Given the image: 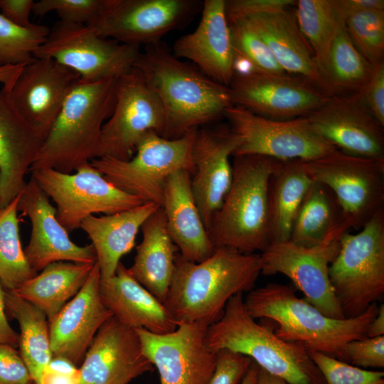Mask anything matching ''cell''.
I'll return each instance as SVG.
<instances>
[{"instance_id": "obj_1", "label": "cell", "mask_w": 384, "mask_h": 384, "mask_svg": "<svg viewBox=\"0 0 384 384\" xmlns=\"http://www.w3.org/2000/svg\"><path fill=\"white\" fill-rule=\"evenodd\" d=\"M134 67L161 103L165 122L161 136L166 139L180 138L213 122L233 105L228 87L176 58L162 41L146 46Z\"/></svg>"}, {"instance_id": "obj_2", "label": "cell", "mask_w": 384, "mask_h": 384, "mask_svg": "<svg viewBox=\"0 0 384 384\" xmlns=\"http://www.w3.org/2000/svg\"><path fill=\"white\" fill-rule=\"evenodd\" d=\"M260 274V254L218 247L205 260L193 262L178 253L163 304L178 325L209 326L220 318L233 296L253 289Z\"/></svg>"}, {"instance_id": "obj_3", "label": "cell", "mask_w": 384, "mask_h": 384, "mask_svg": "<svg viewBox=\"0 0 384 384\" xmlns=\"http://www.w3.org/2000/svg\"><path fill=\"white\" fill-rule=\"evenodd\" d=\"M244 302L253 319H270L277 323L274 333L279 338L299 343L307 351L320 352L346 363V345L366 337L378 310L375 302L356 316L330 318L299 298L293 284L279 283H269L252 289Z\"/></svg>"}, {"instance_id": "obj_4", "label": "cell", "mask_w": 384, "mask_h": 384, "mask_svg": "<svg viewBox=\"0 0 384 384\" xmlns=\"http://www.w3.org/2000/svg\"><path fill=\"white\" fill-rule=\"evenodd\" d=\"M117 79H79L65 98L29 171L52 169L71 174L96 158L102 127L114 107Z\"/></svg>"}, {"instance_id": "obj_5", "label": "cell", "mask_w": 384, "mask_h": 384, "mask_svg": "<svg viewBox=\"0 0 384 384\" xmlns=\"http://www.w3.org/2000/svg\"><path fill=\"white\" fill-rule=\"evenodd\" d=\"M205 340L212 352L228 349L245 355L288 384H326L302 345L279 338L255 321L246 309L242 293L228 300L220 318L208 326Z\"/></svg>"}, {"instance_id": "obj_6", "label": "cell", "mask_w": 384, "mask_h": 384, "mask_svg": "<svg viewBox=\"0 0 384 384\" xmlns=\"http://www.w3.org/2000/svg\"><path fill=\"white\" fill-rule=\"evenodd\" d=\"M276 161L234 156L231 186L208 230L215 248L255 253L270 245L269 183Z\"/></svg>"}, {"instance_id": "obj_7", "label": "cell", "mask_w": 384, "mask_h": 384, "mask_svg": "<svg viewBox=\"0 0 384 384\" xmlns=\"http://www.w3.org/2000/svg\"><path fill=\"white\" fill-rule=\"evenodd\" d=\"M329 279L345 318L356 316L384 294V210L339 240Z\"/></svg>"}, {"instance_id": "obj_8", "label": "cell", "mask_w": 384, "mask_h": 384, "mask_svg": "<svg viewBox=\"0 0 384 384\" xmlns=\"http://www.w3.org/2000/svg\"><path fill=\"white\" fill-rule=\"evenodd\" d=\"M196 130L175 139L149 131L141 138L136 154L129 160L100 157L92 159L90 164L119 189L144 202L161 206L168 178L181 170L191 175L193 173V146Z\"/></svg>"}, {"instance_id": "obj_9", "label": "cell", "mask_w": 384, "mask_h": 384, "mask_svg": "<svg viewBox=\"0 0 384 384\" xmlns=\"http://www.w3.org/2000/svg\"><path fill=\"white\" fill-rule=\"evenodd\" d=\"M302 162L313 181L332 191L349 230H359L384 210V161L335 150Z\"/></svg>"}, {"instance_id": "obj_10", "label": "cell", "mask_w": 384, "mask_h": 384, "mask_svg": "<svg viewBox=\"0 0 384 384\" xmlns=\"http://www.w3.org/2000/svg\"><path fill=\"white\" fill-rule=\"evenodd\" d=\"M140 46L100 36L91 26L56 22L34 58H50L79 75L96 81L118 78L129 72L140 53Z\"/></svg>"}, {"instance_id": "obj_11", "label": "cell", "mask_w": 384, "mask_h": 384, "mask_svg": "<svg viewBox=\"0 0 384 384\" xmlns=\"http://www.w3.org/2000/svg\"><path fill=\"white\" fill-rule=\"evenodd\" d=\"M31 174L38 186L55 203L57 219L68 233L79 228L82 221L93 214H114L145 203L114 186L90 162L74 174L52 169H40Z\"/></svg>"}, {"instance_id": "obj_12", "label": "cell", "mask_w": 384, "mask_h": 384, "mask_svg": "<svg viewBox=\"0 0 384 384\" xmlns=\"http://www.w3.org/2000/svg\"><path fill=\"white\" fill-rule=\"evenodd\" d=\"M224 117L240 139L233 156L257 155L278 161H306L338 150L311 129L305 117L275 120L236 105L228 108Z\"/></svg>"}, {"instance_id": "obj_13", "label": "cell", "mask_w": 384, "mask_h": 384, "mask_svg": "<svg viewBox=\"0 0 384 384\" xmlns=\"http://www.w3.org/2000/svg\"><path fill=\"white\" fill-rule=\"evenodd\" d=\"M164 112L156 93L136 68L117 79L115 104L103 124L96 158L128 161L148 132L161 134Z\"/></svg>"}, {"instance_id": "obj_14", "label": "cell", "mask_w": 384, "mask_h": 384, "mask_svg": "<svg viewBox=\"0 0 384 384\" xmlns=\"http://www.w3.org/2000/svg\"><path fill=\"white\" fill-rule=\"evenodd\" d=\"M202 6L198 0H110L91 27L103 38L146 46L186 26Z\"/></svg>"}, {"instance_id": "obj_15", "label": "cell", "mask_w": 384, "mask_h": 384, "mask_svg": "<svg viewBox=\"0 0 384 384\" xmlns=\"http://www.w3.org/2000/svg\"><path fill=\"white\" fill-rule=\"evenodd\" d=\"M339 240L311 247L290 240L274 242L262 252L261 274L287 276L304 299L325 316L345 319L329 279V266L339 250Z\"/></svg>"}, {"instance_id": "obj_16", "label": "cell", "mask_w": 384, "mask_h": 384, "mask_svg": "<svg viewBox=\"0 0 384 384\" xmlns=\"http://www.w3.org/2000/svg\"><path fill=\"white\" fill-rule=\"evenodd\" d=\"M208 326L181 323L164 334L134 329L145 356L159 372L160 384H208L216 355L206 343Z\"/></svg>"}, {"instance_id": "obj_17", "label": "cell", "mask_w": 384, "mask_h": 384, "mask_svg": "<svg viewBox=\"0 0 384 384\" xmlns=\"http://www.w3.org/2000/svg\"><path fill=\"white\" fill-rule=\"evenodd\" d=\"M228 87L233 105L275 120L305 117L331 97L304 79L288 74L234 75Z\"/></svg>"}, {"instance_id": "obj_18", "label": "cell", "mask_w": 384, "mask_h": 384, "mask_svg": "<svg viewBox=\"0 0 384 384\" xmlns=\"http://www.w3.org/2000/svg\"><path fill=\"white\" fill-rule=\"evenodd\" d=\"M80 78L53 59L34 58L22 67L12 84L2 90L17 112L45 139Z\"/></svg>"}, {"instance_id": "obj_19", "label": "cell", "mask_w": 384, "mask_h": 384, "mask_svg": "<svg viewBox=\"0 0 384 384\" xmlns=\"http://www.w3.org/2000/svg\"><path fill=\"white\" fill-rule=\"evenodd\" d=\"M305 117L311 129L338 150L384 161V127L356 95H332Z\"/></svg>"}, {"instance_id": "obj_20", "label": "cell", "mask_w": 384, "mask_h": 384, "mask_svg": "<svg viewBox=\"0 0 384 384\" xmlns=\"http://www.w3.org/2000/svg\"><path fill=\"white\" fill-rule=\"evenodd\" d=\"M79 368V384H128L154 366L135 329L112 316L94 336Z\"/></svg>"}, {"instance_id": "obj_21", "label": "cell", "mask_w": 384, "mask_h": 384, "mask_svg": "<svg viewBox=\"0 0 384 384\" xmlns=\"http://www.w3.org/2000/svg\"><path fill=\"white\" fill-rule=\"evenodd\" d=\"M18 209L31 220V237L24 253L36 273L55 262H97L92 244L80 246L70 239L68 231L57 219L56 209L32 176L20 193Z\"/></svg>"}, {"instance_id": "obj_22", "label": "cell", "mask_w": 384, "mask_h": 384, "mask_svg": "<svg viewBox=\"0 0 384 384\" xmlns=\"http://www.w3.org/2000/svg\"><path fill=\"white\" fill-rule=\"evenodd\" d=\"M239 144L238 136L230 128L201 127L196 130L191 186L207 230L231 186L233 170L230 156Z\"/></svg>"}, {"instance_id": "obj_23", "label": "cell", "mask_w": 384, "mask_h": 384, "mask_svg": "<svg viewBox=\"0 0 384 384\" xmlns=\"http://www.w3.org/2000/svg\"><path fill=\"white\" fill-rule=\"evenodd\" d=\"M100 279L95 262L80 290L48 322L53 356L77 365L100 326L112 316L100 294Z\"/></svg>"}, {"instance_id": "obj_24", "label": "cell", "mask_w": 384, "mask_h": 384, "mask_svg": "<svg viewBox=\"0 0 384 384\" xmlns=\"http://www.w3.org/2000/svg\"><path fill=\"white\" fill-rule=\"evenodd\" d=\"M173 54L193 63L216 82L229 87L234 76V49L225 13V0L203 1L196 28L178 38Z\"/></svg>"}, {"instance_id": "obj_25", "label": "cell", "mask_w": 384, "mask_h": 384, "mask_svg": "<svg viewBox=\"0 0 384 384\" xmlns=\"http://www.w3.org/2000/svg\"><path fill=\"white\" fill-rule=\"evenodd\" d=\"M100 294L112 316L128 327L164 334L178 326L164 304L139 283L121 262L113 277L100 279Z\"/></svg>"}, {"instance_id": "obj_26", "label": "cell", "mask_w": 384, "mask_h": 384, "mask_svg": "<svg viewBox=\"0 0 384 384\" xmlns=\"http://www.w3.org/2000/svg\"><path fill=\"white\" fill-rule=\"evenodd\" d=\"M41 137L0 91V200L7 206L26 185L24 177L40 150Z\"/></svg>"}, {"instance_id": "obj_27", "label": "cell", "mask_w": 384, "mask_h": 384, "mask_svg": "<svg viewBox=\"0 0 384 384\" xmlns=\"http://www.w3.org/2000/svg\"><path fill=\"white\" fill-rule=\"evenodd\" d=\"M191 173L181 170L172 174L165 184L163 208L169 234L186 260L200 262L215 251L208 232L195 202Z\"/></svg>"}, {"instance_id": "obj_28", "label": "cell", "mask_w": 384, "mask_h": 384, "mask_svg": "<svg viewBox=\"0 0 384 384\" xmlns=\"http://www.w3.org/2000/svg\"><path fill=\"white\" fill-rule=\"evenodd\" d=\"M246 19L269 46L286 73L303 78L330 95L313 51L289 9L259 14Z\"/></svg>"}, {"instance_id": "obj_29", "label": "cell", "mask_w": 384, "mask_h": 384, "mask_svg": "<svg viewBox=\"0 0 384 384\" xmlns=\"http://www.w3.org/2000/svg\"><path fill=\"white\" fill-rule=\"evenodd\" d=\"M159 207L156 203L145 202L114 214L92 215L82 221L80 228L92 241L101 279L114 275L122 257L134 247L142 224Z\"/></svg>"}, {"instance_id": "obj_30", "label": "cell", "mask_w": 384, "mask_h": 384, "mask_svg": "<svg viewBox=\"0 0 384 384\" xmlns=\"http://www.w3.org/2000/svg\"><path fill=\"white\" fill-rule=\"evenodd\" d=\"M141 230L142 240L128 269L139 283L164 303L172 281L178 249L169 234L161 206L144 221Z\"/></svg>"}, {"instance_id": "obj_31", "label": "cell", "mask_w": 384, "mask_h": 384, "mask_svg": "<svg viewBox=\"0 0 384 384\" xmlns=\"http://www.w3.org/2000/svg\"><path fill=\"white\" fill-rule=\"evenodd\" d=\"M347 232L336 198L327 186L313 181L295 218L289 240L311 247L338 241Z\"/></svg>"}, {"instance_id": "obj_32", "label": "cell", "mask_w": 384, "mask_h": 384, "mask_svg": "<svg viewBox=\"0 0 384 384\" xmlns=\"http://www.w3.org/2000/svg\"><path fill=\"white\" fill-rule=\"evenodd\" d=\"M312 182L302 160H277L269 183L270 243L289 240L295 218Z\"/></svg>"}, {"instance_id": "obj_33", "label": "cell", "mask_w": 384, "mask_h": 384, "mask_svg": "<svg viewBox=\"0 0 384 384\" xmlns=\"http://www.w3.org/2000/svg\"><path fill=\"white\" fill-rule=\"evenodd\" d=\"M95 264L51 263L12 292L43 311L49 322L80 290Z\"/></svg>"}, {"instance_id": "obj_34", "label": "cell", "mask_w": 384, "mask_h": 384, "mask_svg": "<svg viewBox=\"0 0 384 384\" xmlns=\"http://www.w3.org/2000/svg\"><path fill=\"white\" fill-rule=\"evenodd\" d=\"M4 298L6 311L20 327L19 353L33 382L38 384L53 358L48 319L43 311L12 291L5 290Z\"/></svg>"}, {"instance_id": "obj_35", "label": "cell", "mask_w": 384, "mask_h": 384, "mask_svg": "<svg viewBox=\"0 0 384 384\" xmlns=\"http://www.w3.org/2000/svg\"><path fill=\"white\" fill-rule=\"evenodd\" d=\"M374 67L357 50L345 26H340L320 70L330 95L358 93L370 80Z\"/></svg>"}, {"instance_id": "obj_36", "label": "cell", "mask_w": 384, "mask_h": 384, "mask_svg": "<svg viewBox=\"0 0 384 384\" xmlns=\"http://www.w3.org/2000/svg\"><path fill=\"white\" fill-rule=\"evenodd\" d=\"M295 6L297 23L313 51L320 71L345 19L336 0H298Z\"/></svg>"}, {"instance_id": "obj_37", "label": "cell", "mask_w": 384, "mask_h": 384, "mask_svg": "<svg viewBox=\"0 0 384 384\" xmlns=\"http://www.w3.org/2000/svg\"><path fill=\"white\" fill-rule=\"evenodd\" d=\"M18 194L0 210V280L5 290L15 291L37 273L28 265L19 234Z\"/></svg>"}, {"instance_id": "obj_38", "label": "cell", "mask_w": 384, "mask_h": 384, "mask_svg": "<svg viewBox=\"0 0 384 384\" xmlns=\"http://www.w3.org/2000/svg\"><path fill=\"white\" fill-rule=\"evenodd\" d=\"M49 32L50 28L45 25L19 26L0 14V66L30 63Z\"/></svg>"}, {"instance_id": "obj_39", "label": "cell", "mask_w": 384, "mask_h": 384, "mask_svg": "<svg viewBox=\"0 0 384 384\" xmlns=\"http://www.w3.org/2000/svg\"><path fill=\"white\" fill-rule=\"evenodd\" d=\"M345 26L355 48L372 66L384 62V9L354 13Z\"/></svg>"}, {"instance_id": "obj_40", "label": "cell", "mask_w": 384, "mask_h": 384, "mask_svg": "<svg viewBox=\"0 0 384 384\" xmlns=\"http://www.w3.org/2000/svg\"><path fill=\"white\" fill-rule=\"evenodd\" d=\"M234 52L247 60L260 73L287 74L277 62L269 46L246 18L229 23Z\"/></svg>"}, {"instance_id": "obj_41", "label": "cell", "mask_w": 384, "mask_h": 384, "mask_svg": "<svg viewBox=\"0 0 384 384\" xmlns=\"http://www.w3.org/2000/svg\"><path fill=\"white\" fill-rule=\"evenodd\" d=\"M110 0H40L35 1L33 12L39 16L55 11L60 21L95 25L105 13Z\"/></svg>"}, {"instance_id": "obj_42", "label": "cell", "mask_w": 384, "mask_h": 384, "mask_svg": "<svg viewBox=\"0 0 384 384\" xmlns=\"http://www.w3.org/2000/svg\"><path fill=\"white\" fill-rule=\"evenodd\" d=\"M326 384H384V372L364 370L316 351H307Z\"/></svg>"}, {"instance_id": "obj_43", "label": "cell", "mask_w": 384, "mask_h": 384, "mask_svg": "<svg viewBox=\"0 0 384 384\" xmlns=\"http://www.w3.org/2000/svg\"><path fill=\"white\" fill-rule=\"evenodd\" d=\"M348 363L363 368L384 367V336L353 340L345 346Z\"/></svg>"}, {"instance_id": "obj_44", "label": "cell", "mask_w": 384, "mask_h": 384, "mask_svg": "<svg viewBox=\"0 0 384 384\" xmlns=\"http://www.w3.org/2000/svg\"><path fill=\"white\" fill-rule=\"evenodd\" d=\"M215 355V367L208 384H240L252 360L228 349H221Z\"/></svg>"}, {"instance_id": "obj_45", "label": "cell", "mask_w": 384, "mask_h": 384, "mask_svg": "<svg viewBox=\"0 0 384 384\" xmlns=\"http://www.w3.org/2000/svg\"><path fill=\"white\" fill-rule=\"evenodd\" d=\"M354 95L370 115L384 127V62L374 67L368 82Z\"/></svg>"}, {"instance_id": "obj_46", "label": "cell", "mask_w": 384, "mask_h": 384, "mask_svg": "<svg viewBox=\"0 0 384 384\" xmlns=\"http://www.w3.org/2000/svg\"><path fill=\"white\" fill-rule=\"evenodd\" d=\"M295 4L294 0H228L225 1V13L230 23L259 14L288 9Z\"/></svg>"}, {"instance_id": "obj_47", "label": "cell", "mask_w": 384, "mask_h": 384, "mask_svg": "<svg viewBox=\"0 0 384 384\" xmlns=\"http://www.w3.org/2000/svg\"><path fill=\"white\" fill-rule=\"evenodd\" d=\"M0 384H35L20 353L0 343Z\"/></svg>"}, {"instance_id": "obj_48", "label": "cell", "mask_w": 384, "mask_h": 384, "mask_svg": "<svg viewBox=\"0 0 384 384\" xmlns=\"http://www.w3.org/2000/svg\"><path fill=\"white\" fill-rule=\"evenodd\" d=\"M80 370L68 359L53 356L38 384H79Z\"/></svg>"}, {"instance_id": "obj_49", "label": "cell", "mask_w": 384, "mask_h": 384, "mask_svg": "<svg viewBox=\"0 0 384 384\" xmlns=\"http://www.w3.org/2000/svg\"><path fill=\"white\" fill-rule=\"evenodd\" d=\"M33 0H0L1 14L11 22L22 27L30 26L29 16L34 5Z\"/></svg>"}, {"instance_id": "obj_50", "label": "cell", "mask_w": 384, "mask_h": 384, "mask_svg": "<svg viewBox=\"0 0 384 384\" xmlns=\"http://www.w3.org/2000/svg\"><path fill=\"white\" fill-rule=\"evenodd\" d=\"M5 289L0 280V343L18 345V335L10 326L6 314Z\"/></svg>"}, {"instance_id": "obj_51", "label": "cell", "mask_w": 384, "mask_h": 384, "mask_svg": "<svg viewBox=\"0 0 384 384\" xmlns=\"http://www.w3.org/2000/svg\"><path fill=\"white\" fill-rule=\"evenodd\" d=\"M339 11L346 20L350 15L365 10L384 9L383 0H336Z\"/></svg>"}, {"instance_id": "obj_52", "label": "cell", "mask_w": 384, "mask_h": 384, "mask_svg": "<svg viewBox=\"0 0 384 384\" xmlns=\"http://www.w3.org/2000/svg\"><path fill=\"white\" fill-rule=\"evenodd\" d=\"M384 336V305L382 304L378 307V313L371 321L366 337H377Z\"/></svg>"}, {"instance_id": "obj_53", "label": "cell", "mask_w": 384, "mask_h": 384, "mask_svg": "<svg viewBox=\"0 0 384 384\" xmlns=\"http://www.w3.org/2000/svg\"><path fill=\"white\" fill-rule=\"evenodd\" d=\"M24 65H7L0 66V82L4 89L8 88L16 79Z\"/></svg>"}, {"instance_id": "obj_54", "label": "cell", "mask_w": 384, "mask_h": 384, "mask_svg": "<svg viewBox=\"0 0 384 384\" xmlns=\"http://www.w3.org/2000/svg\"><path fill=\"white\" fill-rule=\"evenodd\" d=\"M256 384H288L283 379L272 375L262 368H258Z\"/></svg>"}, {"instance_id": "obj_55", "label": "cell", "mask_w": 384, "mask_h": 384, "mask_svg": "<svg viewBox=\"0 0 384 384\" xmlns=\"http://www.w3.org/2000/svg\"><path fill=\"white\" fill-rule=\"evenodd\" d=\"M259 366L252 361L248 370L240 384H256Z\"/></svg>"}, {"instance_id": "obj_56", "label": "cell", "mask_w": 384, "mask_h": 384, "mask_svg": "<svg viewBox=\"0 0 384 384\" xmlns=\"http://www.w3.org/2000/svg\"><path fill=\"white\" fill-rule=\"evenodd\" d=\"M1 209V200H0V210Z\"/></svg>"}]
</instances>
